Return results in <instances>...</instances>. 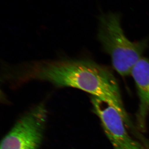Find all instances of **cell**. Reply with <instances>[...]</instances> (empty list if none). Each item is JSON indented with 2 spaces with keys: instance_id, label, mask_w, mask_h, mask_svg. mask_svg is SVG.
<instances>
[{
  "instance_id": "cell-5",
  "label": "cell",
  "mask_w": 149,
  "mask_h": 149,
  "mask_svg": "<svg viewBox=\"0 0 149 149\" xmlns=\"http://www.w3.org/2000/svg\"><path fill=\"white\" fill-rule=\"evenodd\" d=\"M130 74L136 83L140 99L137 121L139 127L143 129L149 112V60L141 58L133 66Z\"/></svg>"
},
{
  "instance_id": "cell-2",
  "label": "cell",
  "mask_w": 149,
  "mask_h": 149,
  "mask_svg": "<svg viewBox=\"0 0 149 149\" xmlns=\"http://www.w3.org/2000/svg\"><path fill=\"white\" fill-rule=\"evenodd\" d=\"M100 21L99 40L111 57L113 68L120 75H128L142 57L147 47L146 40L133 42L127 39L117 15H104Z\"/></svg>"
},
{
  "instance_id": "cell-1",
  "label": "cell",
  "mask_w": 149,
  "mask_h": 149,
  "mask_svg": "<svg viewBox=\"0 0 149 149\" xmlns=\"http://www.w3.org/2000/svg\"><path fill=\"white\" fill-rule=\"evenodd\" d=\"M4 77L14 85L33 80L46 81L56 87L77 88L103 100L111 97L117 85L109 70L88 59L39 61L6 66Z\"/></svg>"
},
{
  "instance_id": "cell-3",
  "label": "cell",
  "mask_w": 149,
  "mask_h": 149,
  "mask_svg": "<svg viewBox=\"0 0 149 149\" xmlns=\"http://www.w3.org/2000/svg\"><path fill=\"white\" fill-rule=\"evenodd\" d=\"M47 111L39 105L21 118L4 138L1 149H37L42 140Z\"/></svg>"
},
{
  "instance_id": "cell-4",
  "label": "cell",
  "mask_w": 149,
  "mask_h": 149,
  "mask_svg": "<svg viewBox=\"0 0 149 149\" xmlns=\"http://www.w3.org/2000/svg\"><path fill=\"white\" fill-rule=\"evenodd\" d=\"M93 109L98 116L113 149H145L129 136L121 116L115 108L103 100L92 97Z\"/></svg>"
}]
</instances>
